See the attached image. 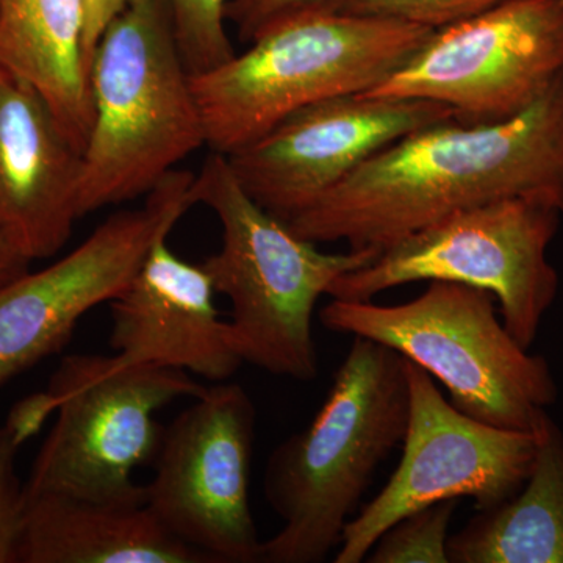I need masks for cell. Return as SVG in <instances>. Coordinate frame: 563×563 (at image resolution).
<instances>
[{"label":"cell","mask_w":563,"mask_h":563,"mask_svg":"<svg viewBox=\"0 0 563 563\" xmlns=\"http://www.w3.org/2000/svg\"><path fill=\"white\" fill-rule=\"evenodd\" d=\"M559 3H561V9H562V13H563V0H559Z\"/></svg>","instance_id":"cell-27"},{"label":"cell","mask_w":563,"mask_h":563,"mask_svg":"<svg viewBox=\"0 0 563 563\" xmlns=\"http://www.w3.org/2000/svg\"><path fill=\"white\" fill-rule=\"evenodd\" d=\"M495 296L457 282L431 280L396 306L332 298L320 310L328 331L373 340L421 366L455 409L496 428L536 432L558 384L542 355L529 354L496 314Z\"/></svg>","instance_id":"cell-6"},{"label":"cell","mask_w":563,"mask_h":563,"mask_svg":"<svg viewBox=\"0 0 563 563\" xmlns=\"http://www.w3.org/2000/svg\"><path fill=\"white\" fill-rule=\"evenodd\" d=\"M58 399L47 390L32 393L11 407L3 428L13 437L18 446H22L41 432L52 415L57 413Z\"/></svg>","instance_id":"cell-24"},{"label":"cell","mask_w":563,"mask_h":563,"mask_svg":"<svg viewBox=\"0 0 563 563\" xmlns=\"http://www.w3.org/2000/svg\"><path fill=\"white\" fill-rule=\"evenodd\" d=\"M457 506L459 499H444L404 515L385 529L365 562L450 563L448 539Z\"/></svg>","instance_id":"cell-19"},{"label":"cell","mask_w":563,"mask_h":563,"mask_svg":"<svg viewBox=\"0 0 563 563\" xmlns=\"http://www.w3.org/2000/svg\"><path fill=\"white\" fill-rule=\"evenodd\" d=\"M410 412L402 457L383 490L344 528L335 563L365 561L385 529L444 499H473L488 510L523 487L533 461L536 432L474 420L444 398L435 379L406 358Z\"/></svg>","instance_id":"cell-9"},{"label":"cell","mask_w":563,"mask_h":563,"mask_svg":"<svg viewBox=\"0 0 563 563\" xmlns=\"http://www.w3.org/2000/svg\"><path fill=\"white\" fill-rule=\"evenodd\" d=\"M81 152L36 88L0 66V228L31 261L80 220Z\"/></svg>","instance_id":"cell-15"},{"label":"cell","mask_w":563,"mask_h":563,"mask_svg":"<svg viewBox=\"0 0 563 563\" xmlns=\"http://www.w3.org/2000/svg\"><path fill=\"white\" fill-rule=\"evenodd\" d=\"M47 388L58 399L57 421L33 462L25 495L146 501L132 472L161 448L165 429L155 413L207 387L190 373L155 363L73 354L58 363Z\"/></svg>","instance_id":"cell-8"},{"label":"cell","mask_w":563,"mask_h":563,"mask_svg":"<svg viewBox=\"0 0 563 563\" xmlns=\"http://www.w3.org/2000/svg\"><path fill=\"white\" fill-rule=\"evenodd\" d=\"M328 2L329 0H231L225 18L235 25L240 38L244 43H251L276 22Z\"/></svg>","instance_id":"cell-23"},{"label":"cell","mask_w":563,"mask_h":563,"mask_svg":"<svg viewBox=\"0 0 563 563\" xmlns=\"http://www.w3.org/2000/svg\"><path fill=\"white\" fill-rule=\"evenodd\" d=\"M507 198L543 199L563 220V74L509 120H450L402 136L287 224L314 244L383 251L455 211Z\"/></svg>","instance_id":"cell-1"},{"label":"cell","mask_w":563,"mask_h":563,"mask_svg":"<svg viewBox=\"0 0 563 563\" xmlns=\"http://www.w3.org/2000/svg\"><path fill=\"white\" fill-rule=\"evenodd\" d=\"M84 0H0V66L46 99L74 146L92 128Z\"/></svg>","instance_id":"cell-17"},{"label":"cell","mask_w":563,"mask_h":563,"mask_svg":"<svg viewBox=\"0 0 563 563\" xmlns=\"http://www.w3.org/2000/svg\"><path fill=\"white\" fill-rule=\"evenodd\" d=\"M254 401L242 385L217 383L163 431L146 506L180 542L211 562L262 561L250 501Z\"/></svg>","instance_id":"cell-11"},{"label":"cell","mask_w":563,"mask_h":563,"mask_svg":"<svg viewBox=\"0 0 563 563\" xmlns=\"http://www.w3.org/2000/svg\"><path fill=\"white\" fill-rule=\"evenodd\" d=\"M454 110L420 99L344 95L295 111L243 150L232 172L258 206L288 222L342 184L362 163Z\"/></svg>","instance_id":"cell-13"},{"label":"cell","mask_w":563,"mask_h":563,"mask_svg":"<svg viewBox=\"0 0 563 563\" xmlns=\"http://www.w3.org/2000/svg\"><path fill=\"white\" fill-rule=\"evenodd\" d=\"M192 181L174 169L143 209L111 214L60 261L0 287V387L65 350L81 317L131 284L152 244L195 206Z\"/></svg>","instance_id":"cell-12"},{"label":"cell","mask_w":563,"mask_h":563,"mask_svg":"<svg viewBox=\"0 0 563 563\" xmlns=\"http://www.w3.org/2000/svg\"><path fill=\"white\" fill-rule=\"evenodd\" d=\"M174 36L191 76L231 60L235 51L225 29L231 0H166Z\"/></svg>","instance_id":"cell-20"},{"label":"cell","mask_w":563,"mask_h":563,"mask_svg":"<svg viewBox=\"0 0 563 563\" xmlns=\"http://www.w3.org/2000/svg\"><path fill=\"white\" fill-rule=\"evenodd\" d=\"M32 261L0 228V287L29 272Z\"/></svg>","instance_id":"cell-26"},{"label":"cell","mask_w":563,"mask_h":563,"mask_svg":"<svg viewBox=\"0 0 563 563\" xmlns=\"http://www.w3.org/2000/svg\"><path fill=\"white\" fill-rule=\"evenodd\" d=\"M521 490L448 539L450 563H563V432L550 415Z\"/></svg>","instance_id":"cell-18"},{"label":"cell","mask_w":563,"mask_h":563,"mask_svg":"<svg viewBox=\"0 0 563 563\" xmlns=\"http://www.w3.org/2000/svg\"><path fill=\"white\" fill-rule=\"evenodd\" d=\"M166 240L152 244L131 284L110 302V346L125 363H155L224 383L243 361L218 314L213 280L203 265L181 261Z\"/></svg>","instance_id":"cell-14"},{"label":"cell","mask_w":563,"mask_h":563,"mask_svg":"<svg viewBox=\"0 0 563 563\" xmlns=\"http://www.w3.org/2000/svg\"><path fill=\"white\" fill-rule=\"evenodd\" d=\"M90 90L80 218L147 195L207 144L166 0H129L110 22L92 55Z\"/></svg>","instance_id":"cell-3"},{"label":"cell","mask_w":563,"mask_h":563,"mask_svg":"<svg viewBox=\"0 0 563 563\" xmlns=\"http://www.w3.org/2000/svg\"><path fill=\"white\" fill-rule=\"evenodd\" d=\"M210 562L166 531L146 501L27 496L18 563Z\"/></svg>","instance_id":"cell-16"},{"label":"cell","mask_w":563,"mask_h":563,"mask_svg":"<svg viewBox=\"0 0 563 563\" xmlns=\"http://www.w3.org/2000/svg\"><path fill=\"white\" fill-rule=\"evenodd\" d=\"M18 446L5 428H0V563H18L24 526L25 484L16 472Z\"/></svg>","instance_id":"cell-22"},{"label":"cell","mask_w":563,"mask_h":563,"mask_svg":"<svg viewBox=\"0 0 563 563\" xmlns=\"http://www.w3.org/2000/svg\"><path fill=\"white\" fill-rule=\"evenodd\" d=\"M192 201L217 214L222 244L202 263L214 290L228 296L229 340L243 363L274 376L312 383L318 376L313 313L344 274L369 265L380 251L325 254L258 206L225 155L213 154L192 181Z\"/></svg>","instance_id":"cell-5"},{"label":"cell","mask_w":563,"mask_h":563,"mask_svg":"<svg viewBox=\"0 0 563 563\" xmlns=\"http://www.w3.org/2000/svg\"><path fill=\"white\" fill-rule=\"evenodd\" d=\"M406 357L354 336L309 428L269 455L265 496L282 520L266 563H320L340 547L374 474L409 424Z\"/></svg>","instance_id":"cell-2"},{"label":"cell","mask_w":563,"mask_h":563,"mask_svg":"<svg viewBox=\"0 0 563 563\" xmlns=\"http://www.w3.org/2000/svg\"><path fill=\"white\" fill-rule=\"evenodd\" d=\"M503 2L506 0H329L320 9L354 16L406 22L439 31L484 13Z\"/></svg>","instance_id":"cell-21"},{"label":"cell","mask_w":563,"mask_h":563,"mask_svg":"<svg viewBox=\"0 0 563 563\" xmlns=\"http://www.w3.org/2000/svg\"><path fill=\"white\" fill-rule=\"evenodd\" d=\"M432 32L320 7L276 22L243 54L191 76L207 146L228 157L303 107L372 91Z\"/></svg>","instance_id":"cell-4"},{"label":"cell","mask_w":563,"mask_h":563,"mask_svg":"<svg viewBox=\"0 0 563 563\" xmlns=\"http://www.w3.org/2000/svg\"><path fill=\"white\" fill-rule=\"evenodd\" d=\"M129 0H84L85 9V60H87L88 74H90V65L92 55H95L96 46L99 40L109 27L110 22L124 10Z\"/></svg>","instance_id":"cell-25"},{"label":"cell","mask_w":563,"mask_h":563,"mask_svg":"<svg viewBox=\"0 0 563 563\" xmlns=\"http://www.w3.org/2000/svg\"><path fill=\"white\" fill-rule=\"evenodd\" d=\"M563 74L559 0H506L433 31L401 68L362 95L442 103L468 124L517 117Z\"/></svg>","instance_id":"cell-10"},{"label":"cell","mask_w":563,"mask_h":563,"mask_svg":"<svg viewBox=\"0 0 563 563\" xmlns=\"http://www.w3.org/2000/svg\"><path fill=\"white\" fill-rule=\"evenodd\" d=\"M561 221L554 206L537 198L459 210L385 247L369 265L336 279L328 295L373 301L390 288L431 280L483 288L501 306L507 331L529 350L558 296L547 252Z\"/></svg>","instance_id":"cell-7"}]
</instances>
